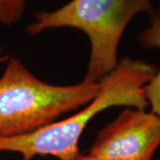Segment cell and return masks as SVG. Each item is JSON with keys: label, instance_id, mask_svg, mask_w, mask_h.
<instances>
[{"label": "cell", "instance_id": "cell-3", "mask_svg": "<svg viewBox=\"0 0 160 160\" xmlns=\"http://www.w3.org/2000/svg\"><path fill=\"white\" fill-rule=\"evenodd\" d=\"M154 10L151 0H71L56 10L36 13L26 32L35 36L62 28L83 31L91 45L84 81L99 83L118 65L120 40L132 19L140 12L149 15Z\"/></svg>", "mask_w": 160, "mask_h": 160}, {"label": "cell", "instance_id": "cell-6", "mask_svg": "<svg viewBox=\"0 0 160 160\" xmlns=\"http://www.w3.org/2000/svg\"><path fill=\"white\" fill-rule=\"evenodd\" d=\"M27 0H0V24L12 26L23 17Z\"/></svg>", "mask_w": 160, "mask_h": 160}, {"label": "cell", "instance_id": "cell-8", "mask_svg": "<svg viewBox=\"0 0 160 160\" xmlns=\"http://www.w3.org/2000/svg\"><path fill=\"white\" fill-rule=\"evenodd\" d=\"M8 59H9V57H8L7 55H6V54H4L3 52L1 51V49H0V63L7 62Z\"/></svg>", "mask_w": 160, "mask_h": 160}, {"label": "cell", "instance_id": "cell-1", "mask_svg": "<svg viewBox=\"0 0 160 160\" xmlns=\"http://www.w3.org/2000/svg\"><path fill=\"white\" fill-rule=\"evenodd\" d=\"M156 72L153 65L143 61L121 59L100 81V91L86 108L29 133L0 138V151L17 152L22 160H32L36 156L72 160L80 154L78 143L83 132L100 112L116 106L145 109L149 105L145 87Z\"/></svg>", "mask_w": 160, "mask_h": 160}, {"label": "cell", "instance_id": "cell-7", "mask_svg": "<svg viewBox=\"0 0 160 160\" xmlns=\"http://www.w3.org/2000/svg\"><path fill=\"white\" fill-rule=\"evenodd\" d=\"M72 160H109L106 159V158H99V157H96V156H93V155L91 154H87V155H82L79 154L78 156H77L75 158H73Z\"/></svg>", "mask_w": 160, "mask_h": 160}, {"label": "cell", "instance_id": "cell-2", "mask_svg": "<svg viewBox=\"0 0 160 160\" xmlns=\"http://www.w3.org/2000/svg\"><path fill=\"white\" fill-rule=\"evenodd\" d=\"M101 84L50 85L35 77L20 59L9 58L0 78V138L34 132L64 113L90 103Z\"/></svg>", "mask_w": 160, "mask_h": 160}, {"label": "cell", "instance_id": "cell-5", "mask_svg": "<svg viewBox=\"0 0 160 160\" xmlns=\"http://www.w3.org/2000/svg\"><path fill=\"white\" fill-rule=\"evenodd\" d=\"M138 38L146 48L160 50V6L149 14V26L139 34ZM146 97L151 104L152 112L160 118V69L145 87Z\"/></svg>", "mask_w": 160, "mask_h": 160}, {"label": "cell", "instance_id": "cell-4", "mask_svg": "<svg viewBox=\"0 0 160 160\" xmlns=\"http://www.w3.org/2000/svg\"><path fill=\"white\" fill-rule=\"evenodd\" d=\"M159 146V117L126 109L98 132L89 154L109 160H152Z\"/></svg>", "mask_w": 160, "mask_h": 160}]
</instances>
